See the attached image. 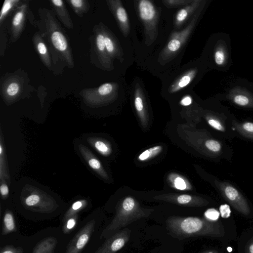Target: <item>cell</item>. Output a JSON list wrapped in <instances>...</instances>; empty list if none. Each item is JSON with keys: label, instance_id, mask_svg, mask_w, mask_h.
<instances>
[{"label": "cell", "instance_id": "30", "mask_svg": "<svg viewBox=\"0 0 253 253\" xmlns=\"http://www.w3.org/2000/svg\"><path fill=\"white\" fill-rule=\"evenodd\" d=\"M22 1L19 0H5L3 2V4L0 11V24H2L4 18L10 12L13 8L17 7L18 3Z\"/></svg>", "mask_w": 253, "mask_h": 253}, {"label": "cell", "instance_id": "41", "mask_svg": "<svg viewBox=\"0 0 253 253\" xmlns=\"http://www.w3.org/2000/svg\"><path fill=\"white\" fill-rule=\"evenodd\" d=\"M215 61L217 65H221L224 61V55L222 51H216L214 55Z\"/></svg>", "mask_w": 253, "mask_h": 253}, {"label": "cell", "instance_id": "37", "mask_svg": "<svg viewBox=\"0 0 253 253\" xmlns=\"http://www.w3.org/2000/svg\"><path fill=\"white\" fill-rule=\"evenodd\" d=\"M0 253H24V250L21 247H14L7 245L0 249Z\"/></svg>", "mask_w": 253, "mask_h": 253}, {"label": "cell", "instance_id": "35", "mask_svg": "<svg viewBox=\"0 0 253 253\" xmlns=\"http://www.w3.org/2000/svg\"><path fill=\"white\" fill-rule=\"evenodd\" d=\"M205 145L209 150L213 152H220L221 149V144L216 140L208 139L205 142Z\"/></svg>", "mask_w": 253, "mask_h": 253}, {"label": "cell", "instance_id": "5", "mask_svg": "<svg viewBox=\"0 0 253 253\" xmlns=\"http://www.w3.org/2000/svg\"><path fill=\"white\" fill-rule=\"evenodd\" d=\"M21 201L25 209L40 213L52 212L58 206L50 195L37 187L27 185L22 189Z\"/></svg>", "mask_w": 253, "mask_h": 253}, {"label": "cell", "instance_id": "32", "mask_svg": "<svg viewBox=\"0 0 253 253\" xmlns=\"http://www.w3.org/2000/svg\"><path fill=\"white\" fill-rule=\"evenodd\" d=\"M235 126L238 131L244 137L253 139V123H236Z\"/></svg>", "mask_w": 253, "mask_h": 253}, {"label": "cell", "instance_id": "26", "mask_svg": "<svg viewBox=\"0 0 253 253\" xmlns=\"http://www.w3.org/2000/svg\"><path fill=\"white\" fill-rule=\"evenodd\" d=\"M17 231L16 223L12 212L7 210L3 217L1 234L3 236Z\"/></svg>", "mask_w": 253, "mask_h": 253}, {"label": "cell", "instance_id": "11", "mask_svg": "<svg viewBox=\"0 0 253 253\" xmlns=\"http://www.w3.org/2000/svg\"><path fill=\"white\" fill-rule=\"evenodd\" d=\"M95 223L92 219L86 223L68 243L65 253H81L91 238Z\"/></svg>", "mask_w": 253, "mask_h": 253}, {"label": "cell", "instance_id": "43", "mask_svg": "<svg viewBox=\"0 0 253 253\" xmlns=\"http://www.w3.org/2000/svg\"><path fill=\"white\" fill-rule=\"evenodd\" d=\"M219 209L222 216L228 217L230 215V210L228 205L226 204L221 205Z\"/></svg>", "mask_w": 253, "mask_h": 253}, {"label": "cell", "instance_id": "1", "mask_svg": "<svg viewBox=\"0 0 253 253\" xmlns=\"http://www.w3.org/2000/svg\"><path fill=\"white\" fill-rule=\"evenodd\" d=\"M38 12L39 19L35 27L39 29L48 46L53 74H62L65 67L73 69L75 63L69 39L55 13L46 8H40Z\"/></svg>", "mask_w": 253, "mask_h": 253}, {"label": "cell", "instance_id": "39", "mask_svg": "<svg viewBox=\"0 0 253 253\" xmlns=\"http://www.w3.org/2000/svg\"><path fill=\"white\" fill-rule=\"evenodd\" d=\"M0 192L3 199H5L9 194V188L4 179L0 180Z\"/></svg>", "mask_w": 253, "mask_h": 253}, {"label": "cell", "instance_id": "23", "mask_svg": "<svg viewBox=\"0 0 253 253\" xmlns=\"http://www.w3.org/2000/svg\"><path fill=\"white\" fill-rule=\"evenodd\" d=\"M87 141L101 155L108 156L111 153V147L106 141L93 137H88Z\"/></svg>", "mask_w": 253, "mask_h": 253}, {"label": "cell", "instance_id": "20", "mask_svg": "<svg viewBox=\"0 0 253 253\" xmlns=\"http://www.w3.org/2000/svg\"><path fill=\"white\" fill-rule=\"evenodd\" d=\"M99 25L104 35L105 47L108 54L112 59H120L121 51L114 36L104 24L99 23Z\"/></svg>", "mask_w": 253, "mask_h": 253}, {"label": "cell", "instance_id": "9", "mask_svg": "<svg viewBox=\"0 0 253 253\" xmlns=\"http://www.w3.org/2000/svg\"><path fill=\"white\" fill-rule=\"evenodd\" d=\"M224 198L238 211L244 215L250 213L249 205L241 193L227 182L215 181Z\"/></svg>", "mask_w": 253, "mask_h": 253}, {"label": "cell", "instance_id": "14", "mask_svg": "<svg viewBox=\"0 0 253 253\" xmlns=\"http://www.w3.org/2000/svg\"><path fill=\"white\" fill-rule=\"evenodd\" d=\"M155 199L188 207H200L209 204L208 201L202 197L189 194H163L155 196Z\"/></svg>", "mask_w": 253, "mask_h": 253}, {"label": "cell", "instance_id": "36", "mask_svg": "<svg viewBox=\"0 0 253 253\" xmlns=\"http://www.w3.org/2000/svg\"><path fill=\"white\" fill-rule=\"evenodd\" d=\"M207 122L209 125L213 128L220 131H225L223 125L218 120L213 118H209L207 119Z\"/></svg>", "mask_w": 253, "mask_h": 253}, {"label": "cell", "instance_id": "27", "mask_svg": "<svg viewBox=\"0 0 253 253\" xmlns=\"http://www.w3.org/2000/svg\"><path fill=\"white\" fill-rule=\"evenodd\" d=\"M4 179L10 182V177L6 162L4 146L3 143L2 131L0 137V180Z\"/></svg>", "mask_w": 253, "mask_h": 253}, {"label": "cell", "instance_id": "29", "mask_svg": "<svg viewBox=\"0 0 253 253\" xmlns=\"http://www.w3.org/2000/svg\"><path fill=\"white\" fill-rule=\"evenodd\" d=\"M87 201L85 199L79 200L73 203L65 213L63 221L72 215L78 214L80 211H82L87 206Z\"/></svg>", "mask_w": 253, "mask_h": 253}, {"label": "cell", "instance_id": "18", "mask_svg": "<svg viewBox=\"0 0 253 253\" xmlns=\"http://www.w3.org/2000/svg\"><path fill=\"white\" fill-rule=\"evenodd\" d=\"M52 10L60 22L67 28L72 29L74 24L66 5L62 0H49Z\"/></svg>", "mask_w": 253, "mask_h": 253}, {"label": "cell", "instance_id": "8", "mask_svg": "<svg viewBox=\"0 0 253 253\" xmlns=\"http://www.w3.org/2000/svg\"><path fill=\"white\" fill-rule=\"evenodd\" d=\"M137 10L139 17L144 25L146 40L153 42L157 36L158 13L151 1L140 0L137 1Z\"/></svg>", "mask_w": 253, "mask_h": 253}, {"label": "cell", "instance_id": "44", "mask_svg": "<svg viewBox=\"0 0 253 253\" xmlns=\"http://www.w3.org/2000/svg\"><path fill=\"white\" fill-rule=\"evenodd\" d=\"M245 253H253V236L246 244Z\"/></svg>", "mask_w": 253, "mask_h": 253}, {"label": "cell", "instance_id": "2", "mask_svg": "<svg viewBox=\"0 0 253 253\" xmlns=\"http://www.w3.org/2000/svg\"><path fill=\"white\" fill-rule=\"evenodd\" d=\"M166 226L168 234L179 240L201 236L221 237L225 234L220 221L199 217L171 216L166 219Z\"/></svg>", "mask_w": 253, "mask_h": 253}, {"label": "cell", "instance_id": "25", "mask_svg": "<svg viewBox=\"0 0 253 253\" xmlns=\"http://www.w3.org/2000/svg\"><path fill=\"white\" fill-rule=\"evenodd\" d=\"M65 1L80 17H83L90 8V5L87 0H66Z\"/></svg>", "mask_w": 253, "mask_h": 253}, {"label": "cell", "instance_id": "17", "mask_svg": "<svg viewBox=\"0 0 253 253\" xmlns=\"http://www.w3.org/2000/svg\"><path fill=\"white\" fill-rule=\"evenodd\" d=\"M78 147L81 155L89 167L101 177L107 179L108 175L101 162L90 150L83 144H80Z\"/></svg>", "mask_w": 253, "mask_h": 253}, {"label": "cell", "instance_id": "42", "mask_svg": "<svg viewBox=\"0 0 253 253\" xmlns=\"http://www.w3.org/2000/svg\"><path fill=\"white\" fill-rule=\"evenodd\" d=\"M192 98L189 95L184 96L180 100L179 103L181 106H188L192 103Z\"/></svg>", "mask_w": 253, "mask_h": 253}, {"label": "cell", "instance_id": "3", "mask_svg": "<svg viewBox=\"0 0 253 253\" xmlns=\"http://www.w3.org/2000/svg\"><path fill=\"white\" fill-rule=\"evenodd\" d=\"M153 211V209L141 207L132 197L125 198L117 205L115 216L103 230L100 238H109L130 223L148 217Z\"/></svg>", "mask_w": 253, "mask_h": 253}, {"label": "cell", "instance_id": "6", "mask_svg": "<svg viewBox=\"0 0 253 253\" xmlns=\"http://www.w3.org/2000/svg\"><path fill=\"white\" fill-rule=\"evenodd\" d=\"M89 56L91 64L101 70H112V59L107 51L104 35L99 23L93 26L92 33L89 38Z\"/></svg>", "mask_w": 253, "mask_h": 253}, {"label": "cell", "instance_id": "19", "mask_svg": "<svg viewBox=\"0 0 253 253\" xmlns=\"http://www.w3.org/2000/svg\"><path fill=\"white\" fill-rule=\"evenodd\" d=\"M197 74L195 69H189L175 79L169 85L168 91L170 93H177L188 86L193 81Z\"/></svg>", "mask_w": 253, "mask_h": 253}, {"label": "cell", "instance_id": "38", "mask_svg": "<svg viewBox=\"0 0 253 253\" xmlns=\"http://www.w3.org/2000/svg\"><path fill=\"white\" fill-rule=\"evenodd\" d=\"M205 214L207 217V219L212 221H216L219 216L218 211L214 209H208Z\"/></svg>", "mask_w": 253, "mask_h": 253}, {"label": "cell", "instance_id": "12", "mask_svg": "<svg viewBox=\"0 0 253 253\" xmlns=\"http://www.w3.org/2000/svg\"><path fill=\"white\" fill-rule=\"evenodd\" d=\"M29 10L28 1H23L15 10L10 27L11 43H14L20 38L24 29Z\"/></svg>", "mask_w": 253, "mask_h": 253}, {"label": "cell", "instance_id": "28", "mask_svg": "<svg viewBox=\"0 0 253 253\" xmlns=\"http://www.w3.org/2000/svg\"><path fill=\"white\" fill-rule=\"evenodd\" d=\"M171 186L179 190H187L191 189V186L188 181L183 176L177 174L171 173L169 176Z\"/></svg>", "mask_w": 253, "mask_h": 253}, {"label": "cell", "instance_id": "40", "mask_svg": "<svg viewBox=\"0 0 253 253\" xmlns=\"http://www.w3.org/2000/svg\"><path fill=\"white\" fill-rule=\"evenodd\" d=\"M234 102L240 106H246L249 103V99L246 96L242 95H239L235 97Z\"/></svg>", "mask_w": 253, "mask_h": 253}, {"label": "cell", "instance_id": "34", "mask_svg": "<svg viewBox=\"0 0 253 253\" xmlns=\"http://www.w3.org/2000/svg\"><path fill=\"white\" fill-rule=\"evenodd\" d=\"M164 4L169 8H175L182 5H187L192 2L190 0H165L162 1Z\"/></svg>", "mask_w": 253, "mask_h": 253}, {"label": "cell", "instance_id": "31", "mask_svg": "<svg viewBox=\"0 0 253 253\" xmlns=\"http://www.w3.org/2000/svg\"><path fill=\"white\" fill-rule=\"evenodd\" d=\"M162 149L163 147L161 145L152 147L142 152L139 155L138 159L139 161L142 162L147 161L158 155Z\"/></svg>", "mask_w": 253, "mask_h": 253}, {"label": "cell", "instance_id": "7", "mask_svg": "<svg viewBox=\"0 0 253 253\" xmlns=\"http://www.w3.org/2000/svg\"><path fill=\"white\" fill-rule=\"evenodd\" d=\"M117 92V84L106 83L97 87L84 88L79 94L86 105L97 107L112 101L116 97Z\"/></svg>", "mask_w": 253, "mask_h": 253}, {"label": "cell", "instance_id": "13", "mask_svg": "<svg viewBox=\"0 0 253 253\" xmlns=\"http://www.w3.org/2000/svg\"><path fill=\"white\" fill-rule=\"evenodd\" d=\"M131 230L124 228L107 238L94 253H117L129 241Z\"/></svg>", "mask_w": 253, "mask_h": 253}, {"label": "cell", "instance_id": "45", "mask_svg": "<svg viewBox=\"0 0 253 253\" xmlns=\"http://www.w3.org/2000/svg\"><path fill=\"white\" fill-rule=\"evenodd\" d=\"M202 253H218V252L214 250H210L206 251Z\"/></svg>", "mask_w": 253, "mask_h": 253}, {"label": "cell", "instance_id": "22", "mask_svg": "<svg viewBox=\"0 0 253 253\" xmlns=\"http://www.w3.org/2000/svg\"><path fill=\"white\" fill-rule=\"evenodd\" d=\"M57 240L54 237H48L39 242L32 253H54Z\"/></svg>", "mask_w": 253, "mask_h": 253}, {"label": "cell", "instance_id": "24", "mask_svg": "<svg viewBox=\"0 0 253 253\" xmlns=\"http://www.w3.org/2000/svg\"><path fill=\"white\" fill-rule=\"evenodd\" d=\"M196 5V2L193 1L177 11L175 17V24L176 27L181 26L188 19L195 9Z\"/></svg>", "mask_w": 253, "mask_h": 253}, {"label": "cell", "instance_id": "33", "mask_svg": "<svg viewBox=\"0 0 253 253\" xmlns=\"http://www.w3.org/2000/svg\"><path fill=\"white\" fill-rule=\"evenodd\" d=\"M78 218V214H76L68 217L63 221L62 231L65 234H69L75 228Z\"/></svg>", "mask_w": 253, "mask_h": 253}, {"label": "cell", "instance_id": "16", "mask_svg": "<svg viewBox=\"0 0 253 253\" xmlns=\"http://www.w3.org/2000/svg\"><path fill=\"white\" fill-rule=\"evenodd\" d=\"M32 42L38 55L42 64L50 71H52V61L48 46L39 31L35 33Z\"/></svg>", "mask_w": 253, "mask_h": 253}, {"label": "cell", "instance_id": "21", "mask_svg": "<svg viewBox=\"0 0 253 253\" xmlns=\"http://www.w3.org/2000/svg\"><path fill=\"white\" fill-rule=\"evenodd\" d=\"M134 104L136 113L142 124L146 122L147 116L144 97L140 87L135 88L134 98Z\"/></svg>", "mask_w": 253, "mask_h": 253}, {"label": "cell", "instance_id": "4", "mask_svg": "<svg viewBox=\"0 0 253 253\" xmlns=\"http://www.w3.org/2000/svg\"><path fill=\"white\" fill-rule=\"evenodd\" d=\"M30 82L27 73L21 69L3 75L0 80V93L4 103L10 105L30 95L33 90Z\"/></svg>", "mask_w": 253, "mask_h": 253}, {"label": "cell", "instance_id": "10", "mask_svg": "<svg viewBox=\"0 0 253 253\" xmlns=\"http://www.w3.org/2000/svg\"><path fill=\"white\" fill-rule=\"evenodd\" d=\"M194 21V19L182 31L172 34L161 53V56L164 59L172 58L179 52L190 36Z\"/></svg>", "mask_w": 253, "mask_h": 253}, {"label": "cell", "instance_id": "15", "mask_svg": "<svg viewBox=\"0 0 253 253\" xmlns=\"http://www.w3.org/2000/svg\"><path fill=\"white\" fill-rule=\"evenodd\" d=\"M106 2L122 32L125 36H126L129 32L128 18L121 1L119 0H107Z\"/></svg>", "mask_w": 253, "mask_h": 253}]
</instances>
